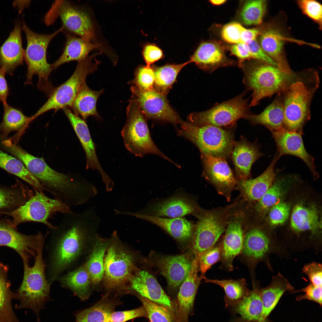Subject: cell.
<instances>
[{
  "label": "cell",
  "instance_id": "6da1fadb",
  "mask_svg": "<svg viewBox=\"0 0 322 322\" xmlns=\"http://www.w3.org/2000/svg\"><path fill=\"white\" fill-rule=\"evenodd\" d=\"M63 215L60 223L50 230V240L54 246L50 265L51 284L76 261L86 243L98 236L100 219L94 206L80 213L72 211Z\"/></svg>",
  "mask_w": 322,
  "mask_h": 322
},
{
  "label": "cell",
  "instance_id": "7a4b0ae2",
  "mask_svg": "<svg viewBox=\"0 0 322 322\" xmlns=\"http://www.w3.org/2000/svg\"><path fill=\"white\" fill-rule=\"evenodd\" d=\"M5 145L54 198L70 206L78 202L83 196L85 185L81 178L54 170L43 159L32 156L14 143L8 142Z\"/></svg>",
  "mask_w": 322,
  "mask_h": 322
},
{
  "label": "cell",
  "instance_id": "3957f363",
  "mask_svg": "<svg viewBox=\"0 0 322 322\" xmlns=\"http://www.w3.org/2000/svg\"><path fill=\"white\" fill-rule=\"evenodd\" d=\"M260 62L243 69L244 83L252 91L251 106L257 105L265 97L283 93L293 83L306 77V71L287 72L277 66Z\"/></svg>",
  "mask_w": 322,
  "mask_h": 322
},
{
  "label": "cell",
  "instance_id": "277c9868",
  "mask_svg": "<svg viewBox=\"0 0 322 322\" xmlns=\"http://www.w3.org/2000/svg\"><path fill=\"white\" fill-rule=\"evenodd\" d=\"M21 25L27 41V47L24 53V58L27 66L26 79L24 84H31L32 77L36 75L38 76V88L50 95L54 89L49 79L53 69L52 64L47 62L46 51L51 40L63 31V27L51 34H42L33 31L26 24L23 17Z\"/></svg>",
  "mask_w": 322,
  "mask_h": 322
},
{
  "label": "cell",
  "instance_id": "5b68a950",
  "mask_svg": "<svg viewBox=\"0 0 322 322\" xmlns=\"http://www.w3.org/2000/svg\"><path fill=\"white\" fill-rule=\"evenodd\" d=\"M43 247L37 252L34 264H23L24 274L22 283L17 290L15 299L18 300L17 310L28 309L32 310L39 320V314L45 303L50 300L49 294L51 284L47 280L45 271L46 264L43 259Z\"/></svg>",
  "mask_w": 322,
  "mask_h": 322
},
{
  "label": "cell",
  "instance_id": "8992f818",
  "mask_svg": "<svg viewBox=\"0 0 322 322\" xmlns=\"http://www.w3.org/2000/svg\"><path fill=\"white\" fill-rule=\"evenodd\" d=\"M319 82L312 79L298 80L281 93L284 111V129L303 134L310 118V106Z\"/></svg>",
  "mask_w": 322,
  "mask_h": 322
},
{
  "label": "cell",
  "instance_id": "52a82bcc",
  "mask_svg": "<svg viewBox=\"0 0 322 322\" xmlns=\"http://www.w3.org/2000/svg\"><path fill=\"white\" fill-rule=\"evenodd\" d=\"M179 124L177 135L193 143L201 154L226 160L230 157L235 142L231 129L209 125L196 126L182 120Z\"/></svg>",
  "mask_w": 322,
  "mask_h": 322
},
{
  "label": "cell",
  "instance_id": "ba28073f",
  "mask_svg": "<svg viewBox=\"0 0 322 322\" xmlns=\"http://www.w3.org/2000/svg\"><path fill=\"white\" fill-rule=\"evenodd\" d=\"M237 203L206 209L201 208L197 217L198 220L191 240V253L199 258L205 251L214 245L224 233L230 216Z\"/></svg>",
  "mask_w": 322,
  "mask_h": 322
},
{
  "label": "cell",
  "instance_id": "9c48e42d",
  "mask_svg": "<svg viewBox=\"0 0 322 322\" xmlns=\"http://www.w3.org/2000/svg\"><path fill=\"white\" fill-rule=\"evenodd\" d=\"M129 101L126 121L121 132L126 148L137 157L155 154L179 167L157 146L151 137L145 116L134 101L130 99Z\"/></svg>",
  "mask_w": 322,
  "mask_h": 322
},
{
  "label": "cell",
  "instance_id": "30bf717a",
  "mask_svg": "<svg viewBox=\"0 0 322 322\" xmlns=\"http://www.w3.org/2000/svg\"><path fill=\"white\" fill-rule=\"evenodd\" d=\"M34 191L29 200L16 209L10 212H0L12 217L8 224L13 228L23 222H33L43 224L51 230L55 227L49 221L53 215L58 212L63 214L72 211L60 201L49 197L43 192Z\"/></svg>",
  "mask_w": 322,
  "mask_h": 322
},
{
  "label": "cell",
  "instance_id": "8fae6325",
  "mask_svg": "<svg viewBox=\"0 0 322 322\" xmlns=\"http://www.w3.org/2000/svg\"><path fill=\"white\" fill-rule=\"evenodd\" d=\"M104 260V283L112 290L123 288L137 270L132 256L122 248L116 231L109 239Z\"/></svg>",
  "mask_w": 322,
  "mask_h": 322
},
{
  "label": "cell",
  "instance_id": "7c38bea8",
  "mask_svg": "<svg viewBox=\"0 0 322 322\" xmlns=\"http://www.w3.org/2000/svg\"><path fill=\"white\" fill-rule=\"evenodd\" d=\"M280 247L274 244L261 228L254 225L246 213L243 248L239 256L240 260L248 267L252 280L256 279V268L259 262H264L270 269L272 270L269 255L279 250Z\"/></svg>",
  "mask_w": 322,
  "mask_h": 322
},
{
  "label": "cell",
  "instance_id": "4fadbf2b",
  "mask_svg": "<svg viewBox=\"0 0 322 322\" xmlns=\"http://www.w3.org/2000/svg\"><path fill=\"white\" fill-rule=\"evenodd\" d=\"M93 56H88L78 62L72 76L66 81L54 89L47 101L33 115L36 118L47 112L58 110L71 107L80 89L86 82L87 76L97 69L96 64L92 62Z\"/></svg>",
  "mask_w": 322,
  "mask_h": 322
},
{
  "label": "cell",
  "instance_id": "5bb4252c",
  "mask_svg": "<svg viewBox=\"0 0 322 322\" xmlns=\"http://www.w3.org/2000/svg\"><path fill=\"white\" fill-rule=\"evenodd\" d=\"M241 94L214 106L206 111L191 113L188 122L198 126L209 125L224 128L232 126L241 118L251 114L248 100Z\"/></svg>",
  "mask_w": 322,
  "mask_h": 322
},
{
  "label": "cell",
  "instance_id": "9a60e30c",
  "mask_svg": "<svg viewBox=\"0 0 322 322\" xmlns=\"http://www.w3.org/2000/svg\"><path fill=\"white\" fill-rule=\"evenodd\" d=\"M57 16L61 18L63 30L79 37L92 39L94 31L88 15L76 5L66 0L56 1L45 17L47 25L52 24Z\"/></svg>",
  "mask_w": 322,
  "mask_h": 322
},
{
  "label": "cell",
  "instance_id": "2e32d148",
  "mask_svg": "<svg viewBox=\"0 0 322 322\" xmlns=\"http://www.w3.org/2000/svg\"><path fill=\"white\" fill-rule=\"evenodd\" d=\"M245 218V206L239 203L229 217L224 234L222 237L220 269L227 272L234 270L233 261L242 250Z\"/></svg>",
  "mask_w": 322,
  "mask_h": 322
},
{
  "label": "cell",
  "instance_id": "e0dca14e",
  "mask_svg": "<svg viewBox=\"0 0 322 322\" xmlns=\"http://www.w3.org/2000/svg\"><path fill=\"white\" fill-rule=\"evenodd\" d=\"M130 89L132 95L130 99L137 103L146 118L169 122L175 126L179 124L181 120L165 95L154 89L143 91L133 85Z\"/></svg>",
  "mask_w": 322,
  "mask_h": 322
},
{
  "label": "cell",
  "instance_id": "ac0fdd59",
  "mask_svg": "<svg viewBox=\"0 0 322 322\" xmlns=\"http://www.w3.org/2000/svg\"><path fill=\"white\" fill-rule=\"evenodd\" d=\"M203 177L213 186L218 193L228 202L237 183L236 179L225 159L201 154Z\"/></svg>",
  "mask_w": 322,
  "mask_h": 322
},
{
  "label": "cell",
  "instance_id": "d6986e66",
  "mask_svg": "<svg viewBox=\"0 0 322 322\" xmlns=\"http://www.w3.org/2000/svg\"><path fill=\"white\" fill-rule=\"evenodd\" d=\"M48 230L45 235L40 231L28 235L17 231L8 223L0 221V246L9 247L16 251L22 258L23 264H29L31 256L35 257L37 251L44 246Z\"/></svg>",
  "mask_w": 322,
  "mask_h": 322
},
{
  "label": "cell",
  "instance_id": "ffe728a7",
  "mask_svg": "<svg viewBox=\"0 0 322 322\" xmlns=\"http://www.w3.org/2000/svg\"><path fill=\"white\" fill-rule=\"evenodd\" d=\"M192 255H162L154 258V262L166 279L168 287L172 293L178 291L189 272L194 258Z\"/></svg>",
  "mask_w": 322,
  "mask_h": 322
},
{
  "label": "cell",
  "instance_id": "44dd1931",
  "mask_svg": "<svg viewBox=\"0 0 322 322\" xmlns=\"http://www.w3.org/2000/svg\"><path fill=\"white\" fill-rule=\"evenodd\" d=\"M130 283L139 295L164 307L177 322L174 300L168 296L153 275L146 271L137 270Z\"/></svg>",
  "mask_w": 322,
  "mask_h": 322
},
{
  "label": "cell",
  "instance_id": "7402d4cb",
  "mask_svg": "<svg viewBox=\"0 0 322 322\" xmlns=\"http://www.w3.org/2000/svg\"><path fill=\"white\" fill-rule=\"evenodd\" d=\"M201 208L193 199L179 194L148 205L137 212L158 217L181 218L191 214L196 218Z\"/></svg>",
  "mask_w": 322,
  "mask_h": 322
},
{
  "label": "cell",
  "instance_id": "603a6c76",
  "mask_svg": "<svg viewBox=\"0 0 322 322\" xmlns=\"http://www.w3.org/2000/svg\"><path fill=\"white\" fill-rule=\"evenodd\" d=\"M84 151L86 158V168L97 170L101 175L106 188H109L114 184L113 182L104 171L100 164L88 126L84 120L75 114L69 109H63Z\"/></svg>",
  "mask_w": 322,
  "mask_h": 322
},
{
  "label": "cell",
  "instance_id": "cb8c5ba5",
  "mask_svg": "<svg viewBox=\"0 0 322 322\" xmlns=\"http://www.w3.org/2000/svg\"><path fill=\"white\" fill-rule=\"evenodd\" d=\"M279 158L276 153L266 170L256 178L238 181L235 190L239 193L236 200L241 199L251 204L260 199L272 185L276 175L275 166Z\"/></svg>",
  "mask_w": 322,
  "mask_h": 322
},
{
  "label": "cell",
  "instance_id": "d4e9b609",
  "mask_svg": "<svg viewBox=\"0 0 322 322\" xmlns=\"http://www.w3.org/2000/svg\"><path fill=\"white\" fill-rule=\"evenodd\" d=\"M271 132L276 144V153L280 157L286 155L296 156L305 163L314 176H318L314 158L306 150L302 134L284 129Z\"/></svg>",
  "mask_w": 322,
  "mask_h": 322
},
{
  "label": "cell",
  "instance_id": "484cf974",
  "mask_svg": "<svg viewBox=\"0 0 322 322\" xmlns=\"http://www.w3.org/2000/svg\"><path fill=\"white\" fill-rule=\"evenodd\" d=\"M120 213L121 214L134 216L153 223L181 243L191 241L196 227V224L182 217L168 218L158 217L137 211H121Z\"/></svg>",
  "mask_w": 322,
  "mask_h": 322
},
{
  "label": "cell",
  "instance_id": "4316f807",
  "mask_svg": "<svg viewBox=\"0 0 322 322\" xmlns=\"http://www.w3.org/2000/svg\"><path fill=\"white\" fill-rule=\"evenodd\" d=\"M259 149L257 144L249 142L242 136L238 141H235L230 156L238 181L249 179L252 165L263 155Z\"/></svg>",
  "mask_w": 322,
  "mask_h": 322
},
{
  "label": "cell",
  "instance_id": "83f0119b",
  "mask_svg": "<svg viewBox=\"0 0 322 322\" xmlns=\"http://www.w3.org/2000/svg\"><path fill=\"white\" fill-rule=\"evenodd\" d=\"M21 22L15 21L13 30L0 46V67H4L6 73L13 75L16 68L23 64L24 50L22 47Z\"/></svg>",
  "mask_w": 322,
  "mask_h": 322
},
{
  "label": "cell",
  "instance_id": "f1b7e54d",
  "mask_svg": "<svg viewBox=\"0 0 322 322\" xmlns=\"http://www.w3.org/2000/svg\"><path fill=\"white\" fill-rule=\"evenodd\" d=\"M200 68L212 72L221 66L231 64L226 59L222 48L212 41L201 43L189 60Z\"/></svg>",
  "mask_w": 322,
  "mask_h": 322
},
{
  "label": "cell",
  "instance_id": "f546056e",
  "mask_svg": "<svg viewBox=\"0 0 322 322\" xmlns=\"http://www.w3.org/2000/svg\"><path fill=\"white\" fill-rule=\"evenodd\" d=\"M259 42L264 52L277 64L281 70L292 71L284 55L285 38L276 28L269 27L260 32Z\"/></svg>",
  "mask_w": 322,
  "mask_h": 322
},
{
  "label": "cell",
  "instance_id": "4dcf8cb0",
  "mask_svg": "<svg viewBox=\"0 0 322 322\" xmlns=\"http://www.w3.org/2000/svg\"><path fill=\"white\" fill-rule=\"evenodd\" d=\"M294 289L288 280L278 272L273 276L270 284L261 288L263 312L260 322H271L267 318L275 307L283 294Z\"/></svg>",
  "mask_w": 322,
  "mask_h": 322
},
{
  "label": "cell",
  "instance_id": "1f68e13d",
  "mask_svg": "<svg viewBox=\"0 0 322 322\" xmlns=\"http://www.w3.org/2000/svg\"><path fill=\"white\" fill-rule=\"evenodd\" d=\"M65 33L66 38L65 48L61 56L52 64L53 69L65 63L73 61L78 62L86 58L90 52L100 46L92 43L89 38Z\"/></svg>",
  "mask_w": 322,
  "mask_h": 322
},
{
  "label": "cell",
  "instance_id": "d6a6232c",
  "mask_svg": "<svg viewBox=\"0 0 322 322\" xmlns=\"http://www.w3.org/2000/svg\"><path fill=\"white\" fill-rule=\"evenodd\" d=\"M252 289L248 295L238 304L230 307L236 313L238 314L243 320L249 322H260L263 312V306L259 284L252 281Z\"/></svg>",
  "mask_w": 322,
  "mask_h": 322
},
{
  "label": "cell",
  "instance_id": "836d02e7",
  "mask_svg": "<svg viewBox=\"0 0 322 322\" xmlns=\"http://www.w3.org/2000/svg\"><path fill=\"white\" fill-rule=\"evenodd\" d=\"M246 119L253 125L264 126L271 132L284 129V111L281 94H278L272 103L262 112L257 114H251Z\"/></svg>",
  "mask_w": 322,
  "mask_h": 322
},
{
  "label": "cell",
  "instance_id": "e575fe53",
  "mask_svg": "<svg viewBox=\"0 0 322 322\" xmlns=\"http://www.w3.org/2000/svg\"><path fill=\"white\" fill-rule=\"evenodd\" d=\"M58 278L62 286L71 290L81 300L89 297L92 283L85 263Z\"/></svg>",
  "mask_w": 322,
  "mask_h": 322
},
{
  "label": "cell",
  "instance_id": "d590c367",
  "mask_svg": "<svg viewBox=\"0 0 322 322\" xmlns=\"http://www.w3.org/2000/svg\"><path fill=\"white\" fill-rule=\"evenodd\" d=\"M109 242V239H102L98 236L94 241L92 251L84 263L92 284H99L103 278L104 258Z\"/></svg>",
  "mask_w": 322,
  "mask_h": 322
},
{
  "label": "cell",
  "instance_id": "8d00e7d4",
  "mask_svg": "<svg viewBox=\"0 0 322 322\" xmlns=\"http://www.w3.org/2000/svg\"><path fill=\"white\" fill-rule=\"evenodd\" d=\"M103 91L102 89L95 91L91 89L86 82L81 87L76 96L71 107L73 112L86 119L90 116L100 118L96 109L97 101Z\"/></svg>",
  "mask_w": 322,
  "mask_h": 322
},
{
  "label": "cell",
  "instance_id": "74e56055",
  "mask_svg": "<svg viewBox=\"0 0 322 322\" xmlns=\"http://www.w3.org/2000/svg\"><path fill=\"white\" fill-rule=\"evenodd\" d=\"M3 119L0 123V132L3 138L13 131H18L20 135L24 132L29 124L35 118L24 115L21 110L7 103L3 105Z\"/></svg>",
  "mask_w": 322,
  "mask_h": 322
},
{
  "label": "cell",
  "instance_id": "f35d334b",
  "mask_svg": "<svg viewBox=\"0 0 322 322\" xmlns=\"http://www.w3.org/2000/svg\"><path fill=\"white\" fill-rule=\"evenodd\" d=\"M205 282L217 285L224 290L226 306L231 307L238 304L248 294L250 290L245 279H213L205 277Z\"/></svg>",
  "mask_w": 322,
  "mask_h": 322
},
{
  "label": "cell",
  "instance_id": "ab89813d",
  "mask_svg": "<svg viewBox=\"0 0 322 322\" xmlns=\"http://www.w3.org/2000/svg\"><path fill=\"white\" fill-rule=\"evenodd\" d=\"M290 224L292 229L296 232L310 230L315 232L319 226L316 210L301 204L296 205L292 212Z\"/></svg>",
  "mask_w": 322,
  "mask_h": 322
},
{
  "label": "cell",
  "instance_id": "60d3db41",
  "mask_svg": "<svg viewBox=\"0 0 322 322\" xmlns=\"http://www.w3.org/2000/svg\"><path fill=\"white\" fill-rule=\"evenodd\" d=\"M0 167L21 178L29 184L34 190L43 192L44 191H47L20 160L1 150Z\"/></svg>",
  "mask_w": 322,
  "mask_h": 322
},
{
  "label": "cell",
  "instance_id": "b9f144b4",
  "mask_svg": "<svg viewBox=\"0 0 322 322\" xmlns=\"http://www.w3.org/2000/svg\"><path fill=\"white\" fill-rule=\"evenodd\" d=\"M108 298L106 295L93 306L76 314V322H106L117 305Z\"/></svg>",
  "mask_w": 322,
  "mask_h": 322
},
{
  "label": "cell",
  "instance_id": "7bdbcfd3",
  "mask_svg": "<svg viewBox=\"0 0 322 322\" xmlns=\"http://www.w3.org/2000/svg\"><path fill=\"white\" fill-rule=\"evenodd\" d=\"M189 61L179 64H167L154 69L155 74L154 86L156 91L165 95L171 88L179 72Z\"/></svg>",
  "mask_w": 322,
  "mask_h": 322
},
{
  "label": "cell",
  "instance_id": "ee69618b",
  "mask_svg": "<svg viewBox=\"0 0 322 322\" xmlns=\"http://www.w3.org/2000/svg\"><path fill=\"white\" fill-rule=\"evenodd\" d=\"M284 181L276 182L270 187L263 196L253 207L246 203V209L249 213L254 212L261 216L270 208L278 203L283 193Z\"/></svg>",
  "mask_w": 322,
  "mask_h": 322
},
{
  "label": "cell",
  "instance_id": "f6af8a7d",
  "mask_svg": "<svg viewBox=\"0 0 322 322\" xmlns=\"http://www.w3.org/2000/svg\"><path fill=\"white\" fill-rule=\"evenodd\" d=\"M267 7L265 0H250L245 2L241 10L240 17L244 24L248 25L261 24Z\"/></svg>",
  "mask_w": 322,
  "mask_h": 322
},
{
  "label": "cell",
  "instance_id": "bcb514c9",
  "mask_svg": "<svg viewBox=\"0 0 322 322\" xmlns=\"http://www.w3.org/2000/svg\"><path fill=\"white\" fill-rule=\"evenodd\" d=\"M222 236L212 247L200 256L199 261L198 272L201 273L200 278L205 277L207 271L213 264L220 261L222 252Z\"/></svg>",
  "mask_w": 322,
  "mask_h": 322
},
{
  "label": "cell",
  "instance_id": "7dc6e473",
  "mask_svg": "<svg viewBox=\"0 0 322 322\" xmlns=\"http://www.w3.org/2000/svg\"><path fill=\"white\" fill-rule=\"evenodd\" d=\"M138 297L146 311L150 322H176L164 307L139 295Z\"/></svg>",
  "mask_w": 322,
  "mask_h": 322
},
{
  "label": "cell",
  "instance_id": "c3c4849f",
  "mask_svg": "<svg viewBox=\"0 0 322 322\" xmlns=\"http://www.w3.org/2000/svg\"><path fill=\"white\" fill-rule=\"evenodd\" d=\"M155 78L152 68L150 66H141L136 69L135 78L130 83L141 91L151 90L154 89Z\"/></svg>",
  "mask_w": 322,
  "mask_h": 322
},
{
  "label": "cell",
  "instance_id": "681fc988",
  "mask_svg": "<svg viewBox=\"0 0 322 322\" xmlns=\"http://www.w3.org/2000/svg\"><path fill=\"white\" fill-rule=\"evenodd\" d=\"M25 192H19L0 188V210L24 204L27 202V194L32 193H26Z\"/></svg>",
  "mask_w": 322,
  "mask_h": 322
},
{
  "label": "cell",
  "instance_id": "f907efd6",
  "mask_svg": "<svg viewBox=\"0 0 322 322\" xmlns=\"http://www.w3.org/2000/svg\"><path fill=\"white\" fill-rule=\"evenodd\" d=\"M297 3L303 13L317 23L321 29V5L317 1L311 0H298Z\"/></svg>",
  "mask_w": 322,
  "mask_h": 322
},
{
  "label": "cell",
  "instance_id": "816d5d0a",
  "mask_svg": "<svg viewBox=\"0 0 322 322\" xmlns=\"http://www.w3.org/2000/svg\"><path fill=\"white\" fill-rule=\"evenodd\" d=\"M147 317V313L143 306L132 310L114 311L106 322H126L136 318Z\"/></svg>",
  "mask_w": 322,
  "mask_h": 322
},
{
  "label": "cell",
  "instance_id": "f5cc1de1",
  "mask_svg": "<svg viewBox=\"0 0 322 322\" xmlns=\"http://www.w3.org/2000/svg\"><path fill=\"white\" fill-rule=\"evenodd\" d=\"M290 207L288 204L278 202L273 206L269 213V218L271 224L276 225L284 222L290 214Z\"/></svg>",
  "mask_w": 322,
  "mask_h": 322
},
{
  "label": "cell",
  "instance_id": "db71d44e",
  "mask_svg": "<svg viewBox=\"0 0 322 322\" xmlns=\"http://www.w3.org/2000/svg\"><path fill=\"white\" fill-rule=\"evenodd\" d=\"M244 28L237 22L227 24L222 29V37L225 41L229 43L235 44L241 43V35Z\"/></svg>",
  "mask_w": 322,
  "mask_h": 322
},
{
  "label": "cell",
  "instance_id": "11a10c76",
  "mask_svg": "<svg viewBox=\"0 0 322 322\" xmlns=\"http://www.w3.org/2000/svg\"><path fill=\"white\" fill-rule=\"evenodd\" d=\"M302 272L308 277L310 283L317 287H322V265L320 263L313 262L305 265Z\"/></svg>",
  "mask_w": 322,
  "mask_h": 322
},
{
  "label": "cell",
  "instance_id": "9f6ffc18",
  "mask_svg": "<svg viewBox=\"0 0 322 322\" xmlns=\"http://www.w3.org/2000/svg\"><path fill=\"white\" fill-rule=\"evenodd\" d=\"M297 292H303L305 293L304 295L296 297V299L297 301L307 299L315 302L318 304L320 306L322 305V287H316L310 283L305 288L298 291L292 292V293Z\"/></svg>",
  "mask_w": 322,
  "mask_h": 322
},
{
  "label": "cell",
  "instance_id": "6f0895ef",
  "mask_svg": "<svg viewBox=\"0 0 322 322\" xmlns=\"http://www.w3.org/2000/svg\"><path fill=\"white\" fill-rule=\"evenodd\" d=\"M142 54L148 66L162 59L163 56L162 50L154 43L146 44L143 48Z\"/></svg>",
  "mask_w": 322,
  "mask_h": 322
},
{
  "label": "cell",
  "instance_id": "680465c9",
  "mask_svg": "<svg viewBox=\"0 0 322 322\" xmlns=\"http://www.w3.org/2000/svg\"><path fill=\"white\" fill-rule=\"evenodd\" d=\"M245 44L248 48L252 58L278 67L277 64L263 51L256 39Z\"/></svg>",
  "mask_w": 322,
  "mask_h": 322
},
{
  "label": "cell",
  "instance_id": "91938a15",
  "mask_svg": "<svg viewBox=\"0 0 322 322\" xmlns=\"http://www.w3.org/2000/svg\"><path fill=\"white\" fill-rule=\"evenodd\" d=\"M231 53L241 61L252 58L248 48L245 43L234 44L230 49Z\"/></svg>",
  "mask_w": 322,
  "mask_h": 322
},
{
  "label": "cell",
  "instance_id": "94428289",
  "mask_svg": "<svg viewBox=\"0 0 322 322\" xmlns=\"http://www.w3.org/2000/svg\"><path fill=\"white\" fill-rule=\"evenodd\" d=\"M5 69L0 67V101L3 105L6 104L7 98L9 94V89L5 77Z\"/></svg>",
  "mask_w": 322,
  "mask_h": 322
},
{
  "label": "cell",
  "instance_id": "6125c7cd",
  "mask_svg": "<svg viewBox=\"0 0 322 322\" xmlns=\"http://www.w3.org/2000/svg\"><path fill=\"white\" fill-rule=\"evenodd\" d=\"M260 32V31L257 29H247L244 28L241 35V43H245L256 39Z\"/></svg>",
  "mask_w": 322,
  "mask_h": 322
},
{
  "label": "cell",
  "instance_id": "be15d7a7",
  "mask_svg": "<svg viewBox=\"0 0 322 322\" xmlns=\"http://www.w3.org/2000/svg\"><path fill=\"white\" fill-rule=\"evenodd\" d=\"M30 1V0L14 1L13 5L14 7L17 8L18 14H20L25 8L29 7Z\"/></svg>",
  "mask_w": 322,
  "mask_h": 322
},
{
  "label": "cell",
  "instance_id": "e7e4bbea",
  "mask_svg": "<svg viewBox=\"0 0 322 322\" xmlns=\"http://www.w3.org/2000/svg\"><path fill=\"white\" fill-rule=\"evenodd\" d=\"M210 2L213 4L215 5H219L224 3L225 1V0H211Z\"/></svg>",
  "mask_w": 322,
  "mask_h": 322
},
{
  "label": "cell",
  "instance_id": "03108f58",
  "mask_svg": "<svg viewBox=\"0 0 322 322\" xmlns=\"http://www.w3.org/2000/svg\"><path fill=\"white\" fill-rule=\"evenodd\" d=\"M233 322H249L245 321L243 320V319H242L241 318H238L236 320Z\"/></svg>",
  "mask_w": 322,
  "mask_h": 322
},
{
  "label": "cell",
  "instance_id": "003e7915",
  "mask_svg": "<svg viewBox=\"0 0 322 322\" xmlns=\"http://www.w3.org/2000/svg\"></svg>",
  "mask_w": 322,
  "mask_h": 322
}]
</instances>
